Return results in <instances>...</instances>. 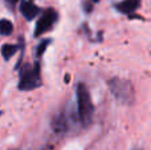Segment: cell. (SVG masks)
<instances>
[{
    "instance_id": "6da1fadb",
    "label": "cell",
    "mask_w": 151,
    "mask_h": 150,
    "mask_svg": "<svg viewBox=\"0 0 151 150\" xmlns=\"http://www.w3.org/2000/svg\"><path fill=\"white\" fill-rule=\"evenodd\" d=\"M76 96H77V114L78 120L83 126L89 125L93 120V113H94V106L93 101L90 97V92L86 88L85 84L80 82L76 87Z\"/></svg>"
},
{
    "instance_id": "7a4b0ae2",
    "label": "cell",
    "mask_w": 151,
    "mask_h": 150,
    "mask_svg": "<svg viewBox=\"0 0 151 150\" xmlns=\"http://www.w3.org/2000/svg\"><path fill=\"white\" fill-rule=\"evenodd\" d=\"M109 89L111 94L115 97L123 105H131L135 98V92H134L133 84L125 79L114 77L109 80Z\"/></svg>"
},
{
    "instance_id": "3957f363",
    "label": "cell",
    "mask_w": 151,
    "mask_h": 150,
    "mask_svg": "<svg viewBox=\"0 0 151 150\" xmlns=\"http://www.w3.org/2000/svg\"><path fill=\"white\" fill-rule=\"evenodd\" d=\"M41 85L40 76V64L35 63L33 65H27L21 69L20 80H19V89L23 92L33 90Z\"/></svg>"
},
{
    "instance_id": "277c9868",
    "label": "cell",
    "mask_w": 151,
    "mask_h": 150,
    "mask_svg": "<svg viewBox=\"0 0 151 150\" xmlns=\"http://www.w3.org/2000/svg\"><path fill=\"white\" fill-rule=\"evenodd\" d=\"M57 19H58V13L53 8L45 9L44 13L41 15V17L36 23V27H35V37H39L45 32L50 31L53 28V25L56 24Z\"/></svg>"
},
{
    "instance_id": "5b68a950",
    "label": "cell",
    "mask_w": 151,
    "mask_h": 150,
    "mask_svg": "<svg viewBox=\"0 0 151 150\" xmlns=\"http://www.w3.org/2000/svg\"><path fill=\"white\" fill-rule=\"evenodd\" d=\"M20 12H21V15L24 16L25 20H33L41 11H40V8L37 7L36 4H33V3L29 1V0H21Z\"/></svg>"
},
{
    "instance_id": "8992f818",
    "label": "cell",
    "mask_w": 151,
    "mask_h": 150,
    "mask_svg": "<svg viewBox=\"0 0 151 150\" xmlns=\"http://www.w3.org/2000/svg\"><path fill=\"white\" fill-rule=\"evenodd\" d=\"M141 5V0H122L121 3L115 4V8L123 15H131Z\"/></svg>"
},
{
    "instance_id": "52a82bcc",
    "label": "cell",
    "mask_w": 151,
    "mask_h": 150,
    "mask_svg": "<svg viewBox=\"0 0 151 150\" xmlns=\"http://www.w3.org/2000/svg\"><path fill=\"white\" fill-rule=\"evenodd\" d=\"M52 128L56 133H64L68 130V120H66V116L64 113L56 116L55 118L52 120Z\"/></svg>"
},
{
    "instance_id": "ba28073f",
    "label": "cell",
    "mask_w": 151,
    "mask_h": 150,
    "mask_svg": "<svg viewBox=\"0 0 151 150\" xmlns=\"http://www.w3.org/2000/svg\"><path fill=\"white\" fill-rule=\"evenodd\" d=\"M19 47L15 44H3L1 47V55L4 60H9L16 52H17Z\"/></svg>"
},
{
    "instance_id": "9c48e42d",
    "label": "cell",
    "mask_w": 151,
    "mask_h": 150,
    "mask_svg": "<svg viewBox=\"0 0 151 150\" xmlns=\"http://www.w3.org/2000/svg\"><path fill=\"white\" fill-rule=\"evenodd\" d=\"M13 31V24L7 19H1L0 21V32L3 36H9Z\"/></svg>"
},
{
    "instance_id": "30bf717a",
    "label": "cell",
    "mask_w": 151,
    "mask_h": 150,
    "mask_svg": "<svg viewBox=\"0 0 151 150\" xmlns=\"http://www.w3.org/2000/svg\"><path fill=\"white\" fill-rule=\"evenodd\" d=\"M50 41H52L50 39H45V40H42V41L40 43L39 47H37V49H36V55H37V57H40V56L44 55V52L47 50V48H48V45L50 44Z\"/></svg>"
},
{
    "instance_id": "8fae6325",
    "label": "cell",
    "mask_w": 151,
    "mask_h": 150,
    "mask_svg": "<svg viewBox=\"0 0 151 150\" xmlns=\"http://www.w3.org/2000/svg\"><path fill=\"white\" fill-rule=\"evenodd\" d=\"M83 9L86 11V13H90L93 9V3L91 1H85L83 3Z\"/></svg>"
},
{
    "instance_id": "7c38bea8",
    "label": "cell",
    "mask_w": 151,
    "mask_h": 150,
    "mask_svg": "<svg viewBox=\"0 0 151 150\" xmlns=\"http://www.w3.org/2000/svg\"><path fill=\"white\" fill-rule=\"evenodd\" d=\"M17 1L19 0H5V3H7L9 7H15V5L17 4Z\"/></svg>"
},
{
    "instance_id": "4fadbf2b",
    "label": "cell",
    "mask_w": 151,
    "mask_h": 150,
    "mask_svg": "<svg viewBox=\"0 0 151 150\" xmlns=\"http://www.w3.org/2000/svg\"><path fill=\"white\" fill-rule=\"evenodd\" d=\"M94 3H98V0H93V4H94Z\"/></svg>"
},
{
    "instance_id": "5bb4252c",
    "label": "cell",
    "mask_w": 151,
    "mask_h": 150,
    "mask_svg": "<svg viewBox=\"0 0 151 150\" xmlns=\"http://www.w3.org/2000/svg\"><path fill=\"white\" fill-rule=\"evenodd\" d=\"M133 150H142V149H139V148H135V149H133Z\"/></svg>"
}]
</instances>
